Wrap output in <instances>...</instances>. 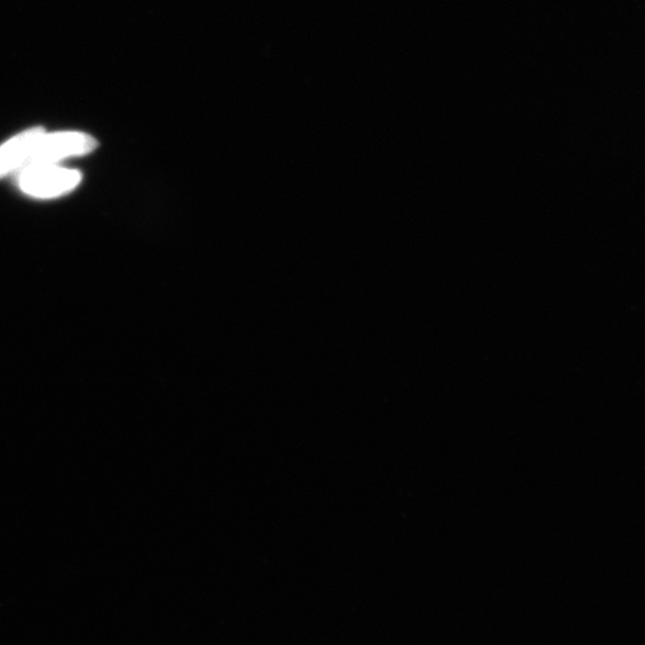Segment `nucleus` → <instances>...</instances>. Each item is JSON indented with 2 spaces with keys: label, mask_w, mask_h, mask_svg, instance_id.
<instances>
[{
  "label": "nucleus",
  "mask_w": 645,
  "mask_h": 645,
  "mask_svg": "<svg viewBox=\"0 0 645 645\" xmlns=\"http://www.w3.org/2000/svg\"><path fill=\"white\" fill-rule=\"evenodd\" d=\"M82 181L77 170L54 166L26 167L16 172L21 191L34 197H56L69 193Z\"/></svg>",
  "instance_id": "obj_1"
},
{
  "label": "nucleus",
  "mask_w": 645,
  "mask_h": 645,
  "mask_svg": "<svg viewBox=\"0 0 645 645\" xmlns=\"http://www.w3.org/2000/svg\"><path fill=\"white\" fill-rule=\"evenodd\" d=\"M44 134L42 127H34L0 146V179L19 172L26 165Z\"/></svg>",
  "instance_id": "obj_3"
},
{
  "label": "nucleus",
  "mask_w": 645,
  "mask_h": 645,
  "mask_svg": "<svg viewBox=\"0 0 645 645\" xmlns=\"http://www.w3.org/2000/svg\"><path fill=\"white\" fill-rule=\"evenodd\" d=\"M98 146V140L86 133L58 132L47 134L45 132L23 168L54 166L66 158L89 155L95 151Z\"/></svg>",
  "instance_id": "obj_2"
}]
</instances>
